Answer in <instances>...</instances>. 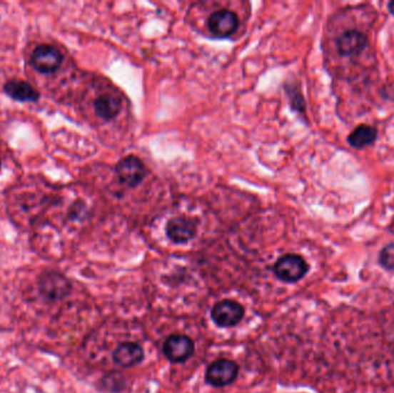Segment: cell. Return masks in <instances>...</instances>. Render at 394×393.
Here are the masks:
<instances>
[{
	"label": "cell",
	"instance_id": "obj_1",
	"mask_svg": "<svg viewBox=\"0 0 394 393\" xmlns=\"http://www.w3.org/2000/svg\"><path fill=\"white\" fill-rule=\"evenodd\" d=\"M64 56L61 51L50 44H41L34 49L30 64L41 74H52L60 69Z\"/></svg>",
	"mask_w": 394,
	"mask_h": 393
},
{
	"label": "cell",
	"instance_id": "obj_2",
	"mask_svg": "<svg viewBox=\"0 0 394 393\" xmlns=\"http://www.w3.org/2000/svg\"><path fill=\"white\" fill-rule=\"evenodd\" d=\"M273 270L278 279H281V282L296 283L309 272V265L300 255L287 254L278 259Z\"/></svg>",
	"mask_w": 394,
	"mask_h": 393
},
{
	"label": "cell",
	"instance_id": "obj_3",
	"mask_svg": "<svg viewBox=\"0 0 394 393\" xmlns=\"http://www.w3.org/2000/svg\"><path fill=\"white\" fill-rule=\"evenodd\" d=\"M39 293L45 300L58 301L71 293V282L60 272H44L39 280Z\"/></svg>",
	"mask_w": 394,
	"mask_h": 393
},
{
	"label": "cell",
	"instance_id": "obj_4",
	"mask_svg": "<svg viewBox=\"0 0 394 393\" xmlns=\"http://www.w3.org/2000/svg\"><path fill=\"white\" fill-rule=\"evenodd\" d=\"M239 374V366L228 359H219L208 367L206 382L213 387H224L232 384Z\"/></svg>",
	"mask_w": 394,
	"mask_h": 393
},
{
	"label": "cell",
	"instance_id": "obj_5",
	"mask_svg": "<svg viewBox=\"0 0 394 393\" xmlns=\"http://www.w3.org/2000/svg\"><path fill=\"white\" fill-rule=\"evenodd\" d=\"M245 316V308L234 300L219 301L211 310V317L219 328H233Z\"/></svg>",
	"mask_w": 394,
	"mask_h": 393
},
{
	"label": "cell",
	"instance_id": "obj_6",
	"mask_svg": "<svg viewBox=\"0 0 394 393\" xmlns=\"http://www.w3.org/2000/svg\"><path fill=\"white\" fill-rule=\"evenodd\" d=\"M146 166L136 156L123 158L116 166V174L119 181L127 187H136L143 181Z\"/></svg>",
	"mask_w": 394,
	"mask_h": 393
},
{
	"label": "cell",
	"instance_id": "obj_7",
	"mask_svg": "<svg viewBox=\"0 0 394 393\" xmlns=\"http://www.w3.org/2000/svg\"><path fill=\"white\" fill-rule=\"evenodd\" d=\"M194 342L183 334H173L165 340L163 353L168 360L173 364H180L188 360L194 354Z\"/></svg>",
	"mask_w": 394,
	"mask_h": 393
},
{
	"label": "cell",
	"instance_id": "obj_8",
	"mask_svg": "<svg viewBox=\"0 0 394 393\" xmlns=\"http://www.w3.org/2000/svg\"><path fill=\"white\" fill-rule=\"evenodd\" d=\"M239 18L236 13L227 9H221L212 13L208 19V28L216 37H228L233 35L239 27Z\"/></svg>",
	"mask_w": 394,
	"mask_h": 393
},
{
	"label": "cell",
	"instance_id": "obj_9",
	"mask_svg": "<svg viewBox=\"0 0 394 393\" xmlns=\"http://www.w3.org/2000/svg\"><path fill=\"white\" fill-rule=\"evenodd\" d=\"M197 224L187 217H174L166 224V236L174 244H186L196 236Z\"/></svg>",
	"mask_w": 394,
	"mask_h": 393
},
{
	"label": "cell",
	"instance_id": "obj_10",
	"mask_svg": "<svg viewBox=\"0 0 394 393\" xmlns=\"http://www.w3.org/2000/svg\"><path fill=\"white\" fill-rule=\"evenodd\" d=\"M335 43L343 56H358L367 49L368 37L358 30H347L338 37Z\"/></svg>",
	"mask_w": 394,
	"mask_h": 393
},
{
	"label": "cell",
	"instance_id": "obj_11",
	"mask_svg": "<svg viewBox=\"0 0 394 393\" xmlns=\"http://www.w3.org/2000/svg\"><path fill=\"white\" fill-rule=\"evenodd\" d=\"M4 93L13 101L20 103H36L41 94L35 86L24 80H9L4 84Z\"/></svg>",
	"mask_w": 394,
	"mask_h": 393
},
{
	"label": "cell",
	"instance_id": "obj_12",
	"mask_svg": "<svg viewBox=\"0 0 394 393\" xmlns=\"http://www.w3.org/2000/svg\"><path fill=\"white\" fill-rule=\"evenodd\" d=\"M144 359V351L138 344L121 343L113 352V361L123 368H131L141 364Z\"/></svg>",
	"mask_w": 394,
	"mask_h": 393
},
{
	"label": "cell",
	"instance_id": "obj_13",
	"mask_svg": "<svg viewBox=\"0 0 394 393\" xmlns=\"http://www.w3.org/2000/svg\"><path fill=\"white\" fill-rule=\"evenodd\" d=\"M95 114L103 120H112L121 111V101L113 95H101L94 101Z\"/></svg>",
	"mask_w": 394,
	"mask_h": 393
},
{
	"label": "cell",
	"instance_id": "obj_14",
	"mask_svg": "<svg viewBox=\"0 0 394 393\" xmlns=\"http://www.w3.org/2000/svg\"><path fill=\"white\" fill-rule=\"evenodd\" d=\"M378 131L369 125H360L350 133L348 143L354 149H365L376 142Z\"/></svg>",
	"mask_w": 394,
	"mask_h": 393
},
{
	"label": "cell",
	"instance_id": "obj_15",
	"mask_svg": "<svg viewBox=\"0 0 394 393\" xmlns=\"http://www.w3.org/2000/svg\"><path fill=\"white\" fill-rule=\"evenodd\" d=\"M101 387L103 390L111 393H120L125 389V379L120 372H108L101 379Z\"/></svg>",
	"mask_w": 394,
	"mask_h": 393
},
{
	"label": "cell",
	"instance_id": "obj_16",
	"mask_svg": "<svg viewBox=\"0 0 394 393\" xmlns=\"http://www.w3.org/2000/svg\"><path fill=\"white\" fill-rule=\"evenodd\" d=\"M380 264L386 270H394V244L383 248L380 253Z\"/></svg>",
	"mask_w": 394,
	"mask_h": 393
},
{
	"label": "cell",
	"instance_id": "obj_17",
	"mask_svg": "<svg viewBox=\"0 0 394 393\" xmlns=\"http://www.w3.org/2000/svg\"><path fill=\"white\" fill-rule=\"evenodd\" d=\"M388 12L391 13L392 15H394V1H390L388 4Z\"/></svg>",
	"mask_w": 394,
	"mask_h": 393
},
{
	"label": "cell",
	"instance_id": "obj_18",
	"mask_svg": "<svg viewBox=\"0 0 394 393\" xmlns=\"http://www.w3.org/2000/svg\"><path fill=\"white\" fill-rule=\"evenodd\" d=\"M0 170H1V159H0Z\"/></svg>",
	"mask_w": 394,
	"mask_h": 393
}]
</instances>
